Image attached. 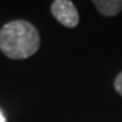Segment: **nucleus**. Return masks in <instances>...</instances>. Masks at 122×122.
Segmentation results:
<instances>
[{
  "mask_svg": "<svg viewBox=\"0 0 122 122\" xmlns=\"http://www.w3.org/2000/svg\"><path fill=\"white\" fill-rule=\"evenodd\" d=\"M113 87H115L116 92H117L118 95L122 96V71H121L117 76H116L115 82H113Z\"/></svg>",
  "mask_w": 122,
  "mask_h": 122,
  "instance_id": "obj_4",
  "label": "nucleus"
},
{
  "mask_svg": "<svg viewBox=\"0 0 122 122\" xmlns=\"http://www.w3.org/2000/svg\"><path fill=\"white\" fill-rule=\"evenodd\" d=\"M51 14L61 25L66 27H76L79 25V13L75 4L70 0H55L51 4Z\"/></svg>",
  "mask_w": 122,
  "mask_h": 122,
  "instance_id": "obj_2",
  "label": "nucleus"
},
{
  "mask_svg": "<svg viewBox=\"0 0 122 122\" xmlns=\"http://www.w3.org/2000/svg\"><path fill=\"white\" fill-rule=\"evenodd\" d=\"M0 122H5V118H4V116L1 115V112H0Z\"/></svg>",
  "mask_w": 122,
  "mask_h": 122,
  "instance_id": "obj_5",
  "label": "nucleus"
},
{
  "mask_svg": "<svg viewBox=\"0 0 122 122\" xmlns=\"http://www.w3.org/2000/svg\"><path fill=\"white\" fill-rule=\"evenodd\" d=\"M40 44V34L29 21L13 20L0 29V50L11 60H24L35 55Z\"/></svg>",
  "mask_w": 122,
  "mask_h": 122,
  "instance_id": "obj_1",
  "label": "nucleus"
},
{
  "mask_svg": "<svg viewBox=\"0 0 122 122\" xmlns=\"http://www.w3.org/2000/svg\"><path fill=\"white\" fill-rule=\"evenodd\" d=\"M92 4L105 16H115L122 10V0H93Z\"/></svg>",
  "mask_w": 122,
  "mask_h": 122,
  "instance_id": "obj_3",
  "label": "nucleus"
}]
</instances>
